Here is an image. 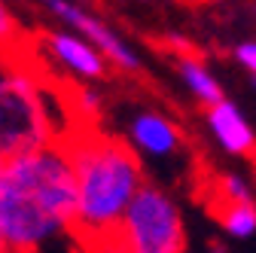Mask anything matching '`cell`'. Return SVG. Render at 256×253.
Wrapping results in <instances>:
<instances>
[{
  "instance_id": "obj_1",
  "label": "cell",
  "mask_w": 256,
  "mask_h": 253,
  "mask_svg": "<svg viewBox=\"0 0 256 253\" xmlns=\"http://www.w3.org/2000/svg\"><path fill=\"white\" fill-rule=\"evenodd\" d=\"M76 220V168L68 140L6 156L0 165V235L10 253H40L70 235Z\"/></svg>"
},
{
  "instance_id": "obj_2",
  "label": "cell",
  "mask_w": 256,
  "mask_h": 253,
  "mask_svg": "<svg viewBox=\"0 0 256 253\" xmlns=\"http://www.w3.org/2000/svg\"><path fill=\"white\" fill-rule=\"evenodd\" d=\"M76 168V220L74 238L82 247L104 253L116 226L146 183L134 146L94 132H76L64 138Z\"/></svg>"
},
{
  "instance_id": "obj_3",
  "label": "cell",
  "mask_w": 256,
  "mask_h": 253,
  "mask_svg": "<svg viewBox=\"0 0 256 253\" xmlns=\"http://www.w3.org/2000/svg\"><path fill=\"white\" fill-rule=\"evenodd\" d=\"M49 82L22 55H0V152L16 156L64 140Z\"/></svg>"
},
{
  "instance_id": "obj_4",
  "label": "cell",
  "mask_w": 256,
  "mask_h": 253,
  "mask_svg": "<svg viewBox=\"0 0 256 253\" xmlns=\"http://www.w3.org/2000/svg\"><path fill=\"white\" fill-rule=\"evenodd\" d=\"M104 253H186L180 204L156 183H144Z\"/></svg>"
},
{
  "instance_id": "obj_5",
  "label": "cell",
  "mask_w": 256,
  "mask_h": 253,
  "mask_svg": "<svg viewBox=\"0 0 256 253\" xmlns=\"http://www.w3.org/2000/svg\"><path fill=\"white\" fill-rule=\"evenodd\" d=\"M43 4H46V10H49L61 24L80 30L86 40H92L94 46L107 55V61H110L113 68H119V70H125V74H138V70L144 68V61H140V55L134 52V46L128 43L116 28H110L98 12H92V10L74 4V0H43Z\"/></svg>"
},
{
  "instance_id": "obj_6",
  "label": "cell",
  "mask_w": 256,
  "mask_h": 253,
  "mask_svg": "<svg viewBox=\"0 0 256 253\" xmlns=\"http://www.w3.org/2000/svg\"><path fill=\"white\" fill-rule=\"evenodd\" d=\"M40 46H43V55L52 61V64H58L70 80L98 82V80L107 76V68H110L107 55L92 40H86L80 30H74L68 24L43 30V34H40Z\"/></svg>"
},
{
  "instance_id": "obj_7",
  "label": "cell",
  "mask_w": 256,
  "mask_h": 253,
  "mask_svg": "<svg viewBox=\"0 0 256 253\" xmlns=\"http://www.w3.org/2000/svg\"><path fill=\"white\" fill-rule=\"evenodd\" d=\"M128 140H132L134 152L146 156V159H171V156L180 152V144H183L174 119L156 110L134 113V119L128 122Z\"/></svg>"
},
{
  "instance_id": "obj_8",
  "label": "cell",
  "mask_w": 256,
  "mask_h": 253,
  "mask_svg": "<svg viewBox=\"0 0 256 253\" xmlns=\"http://www.w3.org/2000/svg\"><path fill=\"white\" fill-rule=\"evenodd\" d=\"M204 122H208L210 138L220 144L222 152H229V156H250L256 150V132H253L250 119L244 116V110L235 101L226 98V101L208 107Z\"/></svg>"
},
{
  "instance_id": "obj_9",
  "label": "cell",
  "mask_w": 256,
  "mask_h": 253,
  "mask_svg": "<svg viewBox=\"0 0 256 253\" xmlns=\"http://www.w3.org/2000/svg\"><path fill=\"white\" fill-rule=\"evenodd\" d=\"M177 74H180L183 86L189 88V94H192L196 101H202L204 107H214V104H220V101H226V92H222L220 80L202 64L198 58L183 55V58L177 61Z\"/></svg>"
},
{
  "instance_id": "obj_10",
  "label": "cell",
  "mask_w": 256,
  "mask_h": 253,
  "mask_svg": "<svg viewBox=\"0 0 256 253\" xmlns=\"http://www.w3.org/2000/svg\"><path fill=\"white\" fill-rule=\"evenodd\" d=\"M220 226L229 238L247 241L256 235V202H226L220 210Z\"/></svg>"
},
{
  "instance_id": "obj_11",
  "label": "cell",
  "mask_w": 256,
  "mask_h": 253,
  "mask_svg": "<svg viewBox=\"0 0 256 253\" xmlns=\"http://www.w3.org/2000/svg\"><path fill=\"white\" fill-rule=\"evenodd\" d=\"M24 34L6 0H0V55H22Z\"/></svg>"
},
{
  "instance_id": "obj_12",
  "label": "cell",
  "mask_w": 256,
  "mask_h": 253,
  "mask_svg": "<svg viewBox=\"0 0 256 253\" xmlns=\"http://www.w3.org/2000/svg\"><path fill=\"white\" fill-rule=\"evenodd\" d=\"M220 196L226 202H253V186L247 183L244 174H235V171H226L220 177Z\"/></svg>"
},
{
  "instance_id": "obj_13",
  "label": "cell",
  "mask_w": 256,
  "mask_h": 253,
  "mask_svg": "<svg viewBox=\"0 0 256 253\" xmlns=\"http://www.w3.org/2000/svg\"><path fill=\"white\" fill-rule=\"evenodd\" d=\"M70 98H74V101H68V107H70L74 113H80L86 122H92L94 116H98V110H101V98L94 94V88H76Z\"/></svg>"
},
{
  "instance_id": "obj_14",
  "label": "cell",
  "mask_w": 256,
  "mask_h": 253,
  "mask_svg": "<svg viewBox=\"0 0 256 253\" xmlns=\"http://www.w3.org/2000/svg\"><path fill=\"white\" fill-rule=\"evenodd\" d=\"M235 61H238L244 70H250V74L256 76V40L238 43V46H235Z\"/></svg>"
},
{
  "instance_id": "obj_15",
  "label": "cell",
  "mask_w": 256,
  "mask_h": 253,
  "mask_svg": "<svg viewBox=\"0 0 256 253\" xmlns=\"http://www.w3.org/2000/svg\"><path fill=\"white\" fill-rule=\"evenodd\" d=\"M0 253H10V247H6V241H4V235H0Z\"/></svg>"
},
{
  "instance_id": "obj_16",
  "label": "cell",
  "mask_w": 256,
  "mask_h": 253,
  "mask_svg": "<svg viewBox=\"0 0 256 253\" xmlns=\"http://www.w3.org/2000/svg\"><path fill=\"white\" fill-rule=\"evenodd\" d=\"M4 159H6V156H4V152H0V165H4Z\"/></svg>"
},
{
  "instance_id": "obj_17",
  "label": "cell",
  "mask_w": 256,
  "mask_h": 253,
  "mask_svg": "<svg viewBox=\"0 0 256 253\" xmlns=\"http://www.w3.org/2000/svg\"><path fill=\"white\" fill-rule=\"evenodd\" d=\"M168 4H174V0H168Z\"/></svg>"
}]
</instances>
